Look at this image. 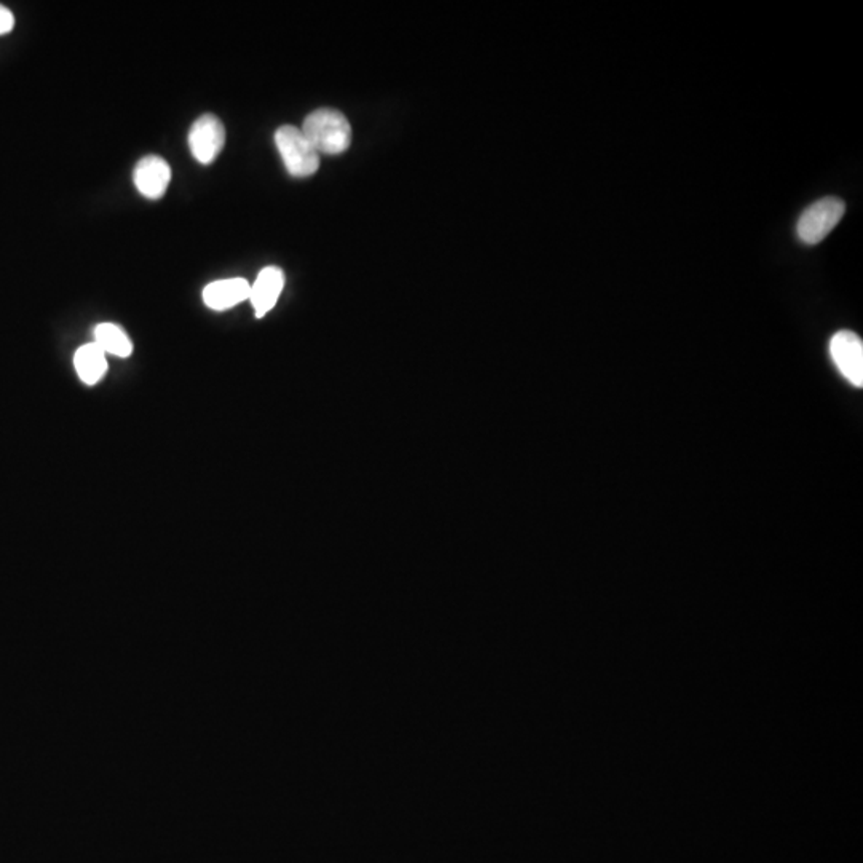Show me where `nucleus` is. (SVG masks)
I'll return each mask as SVG.
<instances>
[{
  "label": "nucleus",
  "instance_id": "39448f33",
  "mask_svg": "<svg viewBox=\"0 0 863 863\" xmlns=\"http://www.w3.org/2000/svg\"><path fill=\"white\" fill-rule=\"evenodd\" d=\"M830 354L836 368L852 386H863V343L852 331H838L830 341Z\"/></svg>",
  "mask_w": 863,
  "mask_h": 863
},
{
  "label": "nucleus",
  "instance_id": "20e7f679",
  "mask_svg": "<svg viewBox=\"0 0 863 863\" xmlns=\"http://www.w3.org/2000/svg\"><path fill=\"white\" fill-rule=\"evenodd\" d=\"M226 144V128L213 114H203L195 120L189 132V148L192 156L202 165H210L223 151Z\"/></svg>",
  "mask_w": 863,
  "mask_h": 863
},
{
  "label": "nucleus",
  "instance_id": "423d86ee",
  "mask_svg": "<svg viewBox=\"0 0 863 863\" xmlns=\"http://www.w3.org/2000/svg\"><path fill=\"white\" fill-rule=\"evenodd\" d=\"M136 189L146 199H162L172 181V168L159 156L141 159L133 172Z\"/></svg>",
  "mask_w": 863,
  "mask_h": 863
},
{
  "label": "nucleus",
  "instance_id": "9b49d317",
  "mask_svg": "<svg viewBox=\"0 0 863 863\" xmlns=\"http://www.w3.org/2000/svg\"><path fill=\"white\" fill-rule=\"evenodd\" d=\"M15 26V16L10 8L0 5V36L8 34Z\"/></svg>",
  "mask_w": 863,
  "mask_h": 863
},
{
  "label": "nucleus",
  "instance_id": "6e6552de",
  "mask_svg": "<svg viewBox=\"0 0 863 863\" xmlns=\"http://www.w3.org/2000/svg\"><path fill=\"white\" fill-rule=\"evenodd\" d=\"M251 285L245 279H226L210 283L203 290V303L213 311H227L250 299Z\"/></svg>",
  "mask_w": 863,
  "mask_h": 863
},
{
  "label": "nucleus",
  "instance_id": "7ed1b4c3",
  "mask_svg": "<svg viewBox=\"0 0 863 863\" xmlns=\"http://www.w3.org/2000/svg\"><path fill=\"white\" fill-rule=\"evenodd\" d=\"M846 213V203L838 197H824L812 203L801 215L796 232L808 245H817L840 224Z\"/></svg>",
  "mask_w": 863,
  "mask_h": 863
},
{
  "label": "nucleus",
  "instance_id": "1a4fd4ad",
  "mask_svg": "<svg viewBox=\"0 0 863 863\" xmlns=\"http://www.w3.org/2000/svg\"><path fill=\"white\" fill-rule=\"evenodd\" d=\"M74 366L80 381L85 382L87 386L98 384L108 371L106 354L95 343L85 344L77 349L74 355Z\"/></svg>",
  "mask_w": 863,
  "mask_h": 863
},
{
  "label": "nucleus",
  "instance_id": "f257e3e1",
  "mask_svg": "<svg viewBox=\"0 0 863 863\" xmlns=\"http://www.w3.org/2000/svg\"><path fill=\"white\" fill-rule=\"evenodd\" d=\"M301 130L319 154L339 156L346 152L352 143L349 120L338 109H315L306 117Z\"/></svg>",
  "mask_w": 863,
  "mask_h": 863
},
{
  "label": "nucleus",
  "instance_id": "9d476101",
  "mask_svg": "<svg viewBox=\"0 0 863 863\" xmlns=\"http://www.w3.org/2000/svg\"><path fill=\"white\" fill-rule=\"evenodd\" d=\"M95 344L104 354L127 358L132 355L133 344L122 328L114 323H101L95 328Z\"/></svg>",
  "mask_w": 863,
  "mask_h": 863
},
{
  "label": "nucleus",
  "instance_id": "f03ea898",
  "mask_svg": "<svg viewBox=\"0 0 863 863\" xmlns=\"http://www.w3.org/2000/svg\"><path fill=\"white\" fill-rule=\"evenodd\" d=\"M275 146L279 149L287 172L295 178H307L320 168V154L307 140L301 128L283 125L275 132Z\"/></svg>",
  "mask_w": 863,
  "mask_h": 863
},
{
  "label": "nucleus",
  "instance_id": "0eeeda50",
  "mask_svg": "<svg viewBox=\"0 0 863 863\" xmlns=\"http://www.w3.org/2000/svg\"><path fill=\"white\" fill-rule=\"evenodd\" d=\"M285 275L280 267L269 266L259 272L258 279L251 285L250 301L255 307L256 317L261 319L274 309L282 295Z\"/></svg>",
  "mask_w": 863,
  "mask_h": 863
}]
</instances>
